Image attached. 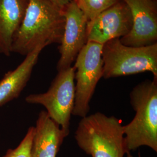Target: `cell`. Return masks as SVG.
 <instances>
[{"mask_svg":"<svg viewBox=\"0 0 157 157\" xmlns=\"http://www.w3.org/2000/svg\"><path fill=\"white\" fill-rule=\"evenodd\" d=\"M132 26L130 10L124 1L119 0L87 24V41L103 45L129 33Z\"/></svg>","mask_w":157,"mask_h":157,"instance_id":"cell-8","label":"cell"},{"mask_svg":"<svg viewBox=\"0 0 157 157\" xmlns=\"http://www.w3.org/2000/svg\"><path fill=\"white\" fill-rule=\"evenodd\" d=\"M65 17L64 31L58 47L60 58L58 72L72 67L80 50L87 43V21L74 1L63 8Z\"/></svg>","mask_w":157,"mask_h":157,"instance_id":"cell-7","label":"cell"},{"mask_svg":"<svg viewBox=\"0 0 157 157\" xmlns=\"http://www.w3.org/2000/svg\"><path fill=\"white\" fill-rule=\"evenodd\" d=\"M127 157H134L133 156H132V155H131V154H130V152H129V153H127Z\"/></svg>","mask_w":157,"mask_h":157,"instance_id":"cell-16","label":"cell"},{"mask_svg":"<svg viewBox=\"0 0 157 157\" xmlns=\"http://www.w3.org/2000/svg\"><path fill=\"white\" fill-rule=\"evenodd\" d=\"M102 58L104 78L150 72L157 80V43L135 47L111 40L103 44Z\"/></svg>","mask_w":157,"mask_h":157,"instance_id":"cell-4","label":"cell"},{"mask_svg":"<svg viewBox=\"0 0 157 157\" xmlns=\"http://www.w3.org/2000/svg\"><path fill=\"white\" fill-rule=\"evenodd\" d=\"M63 8L50 0H29L12 43V53L26 56L37 47L60 44L64 31Z\"/></svg>","mask_w":157,"mask_h":157,"instance_id":"cell-1","label":"cell"},{"mask_svg":"<svg viewBox=\"0 0 157 157\" xmlns=\"http://www.w3.org/2000/svg\"><path fill=\"white\" fill-rule=\"evenodd\" d=\"M155 1H157V0H155Z\"/></svg>","mask_w":157,"mask_h":157,"instance_id":"cell-17","label":"cell"},{"mask_svg":"<svg viewBox=\"0 0 157 157\" xmlns=\"http://www.w3.org/2000/svg\"><path fill=\"white\" fill-rule=\"evenodd\" d=\"M102 46L87 41L76 58L73 66L76 83L73 115L84 118L90 111V101L103 75Z\"/></svg>","mask_w":157,"mask_h":157,"instance_id":"cell-5","label":"cell"},{"mask_svg":"<svg viewBox=\"0 0 157 157\" xmlns=\"http://www.w3.org/2000/svg\"><path fill=\"white\" fill-rule=\"evenodd\" d=\"M75 138L80 148L92 157H124L127 153L120 119L97 112L82 118Z\"/></svg>","mask_w":157,"mask_h":157,"instance_id":"cell-3","label":"cell"},{"mask_svg":"<svg viewBox=\"0 0 157 157\" xmlns=\"http://www.w3.org/2000/svg\"><path fill=\"white\" fill-rule=\"evenodd\" d=\"M86 17L87 24L92 22L102 12L119 0H73Z\"/></svg>","mask_w":157,"mask_h":157,"instance_id":"cell-13","label":"cell"},{"mask_svg":"<svg viewBox=\"0 0 157 157\" xmlns=\"http://www.w3.org/2000/svg\"><path fill=\"white\" fill-rule=\"evenodd\" d=\"M52 2L59 6V7L63 8L65 6L73 0H50Z\"/></svg>","mask_w":157,"mask_h":157,"instance_id":"cell-15","label":"cell"},{"mask_svg":"<svg viewBox=\"0 0 157 157\" xmlns=\"http://www.w3.org/2000/svg\"><path fill=\"white\" fill-rule=\"evenodd\" d=\"M45 47L40 45L25 56L14 70L0 80V107L17 98L28 82L40 54Z\"/></svg>","mask_w":157,"mask_h":157,"instance_id":"cell-11","label":"cell"},{"mask_svg":"<svg viewBox=\"0 0 157 157\" xmlns=\"http://www.w3.org/2000/svg\"><path fill=\"white\" fill-rule=\"evenodd\" d=\"M34 128L30 157H56L63 141L69 134L44 111L40 112Z\"/></svg>","mask_w":157,"mask_h":157,"instance_id":"cell-10","label":"cell"},{"mask_svg":"<svg viewBox=\"0 0 157 157\" xmlns=\"http://www.w3.org/2000/svg\"><path fill=\"white\" fill-rule=\"evenodd\" d=\"M130 102L136 114L123 126L127 153L141 146L157 152V80L147 79L136 85L130 93Z\"/></svg>","mask_w":157,"mask_h":157,"instance_id":"cell-2","label":"cell"},{"mask_svg":"<svg viewBox=\"0 0 157 157\" xmlns=\"http://www.w3.org/2000/svg\"><path fill=\"white\" fill-rule=\"evenodd\" d=\"M75 94V68L71 67L58 72L45 93L29 95L25 101L44 106L51 119L69 134Z\"/></svg>","mask_w":157,"mask_h":157,"instance_id":"cell-6","label":"cell"},{"mask_svg":"<svg viewBox=\"0 0 157 157\" xmlns=\"http://www.w3.org/2000/svg\"><path fill=\"white\" fill-rule=\"evenodd\" d=\"M35 132L34 126H31L20 144L14 149H9L3 157H30V151Z\"/></svg>","mask_w":157,"mask_h":157,"instance_id":"cell-14","label":"cell"},{"mask_svg":"<svg viewBox=\"0 0 157 157\" xmlns=\"http://www.w3.org/2000/svg\"><path fill=\"white\" fill-rule=\"evenodd\" d=\"M29 0H0V54L10 56L13 37L19 28Z\"/></svg>","mask_w":157,"mask_h":157,"instance_id":"cell-12","label":"cell"},{"mask_svg":"<svg viewBox=\"0 0 157 157\" xmlns=\"http://www.w3.org/2000/svg\"><path fill=\"white\" fill-rule=\"evenodd\" d=\"M132 16L129 33L120 39L124 45L141 47L157 43V1L123 0Z\"/></svg>","mask_w":157,"mask_h":157,"instance_id":"cell-9","label":"cell"}]
</instances>
